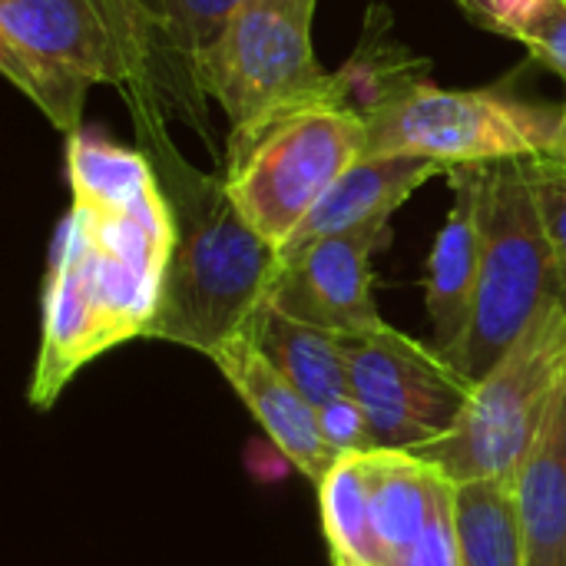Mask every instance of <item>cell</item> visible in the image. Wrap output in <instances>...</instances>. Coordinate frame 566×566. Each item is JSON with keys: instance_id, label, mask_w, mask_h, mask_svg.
I'll list each match as a JSON object with an SVG mask.
<instances>
[{"instance_id": "cell-27", "label": "cell", "mask_w": 566, "mask_h": 566, "mask_svg": "<svg viewBox=\"0 0 566 566\" xmlns=\"http://www.w3.org/2000/svg\"><path fill=\"white\" fill-rule=\"evenodd\" d=\"M332 564L335 566H361V564H352V560H342V557H332Z\"/></svg>"}, {"instance_id": "cell-10", "label": "cell", "mask_w": 566, "mask_h": 566, "mask_svg": "<svg viewBox=\"0 0 566 566\" xmlns=\"http://www.w3.org/2000/svg\"><path fill=\"white\" fill-rule=\"evenodd\" d=\"M388 239V219H375L282 255L265 302L335 335L381 328L371 255Z\"/></svg>"}, {"instance_id": "cell-20", "label": "cell", "mask_w": 566, "mask_h": 566, "mask_svg": "<svg viewBox=\"0 0 566 566\" xmlns=\"http://www.w3.org/2000/svg\"><path fill=\"white\" fill-rule=\"evenodd\" d=\"M527 176L566 289V169L547 153H541V156H527Z\"/></svg>"}, {"instance_id": "cell-3", "label": "cell", "mask_w": 566, "mask_h": 566, "mask_svg": "<svg viewBox=\"0 0 566 566\" xmlns=\"http://www.w3.org/2000/svg\"><path fill=\"white\" fill-rule=\"evenodd\" d=\"M0 70L70 139L90 86L163 99L159 17L146 0H0Z\"/></svg>"}, {"instance_id": "cell-23", "label": "cell", "mask_w": 566, "mask_h": 566, "mask_svg": "<svg viewBox=\"0 0 566 566\" xmlns=\"http://www.w3.org/2000/svg\"><path fill=\"white\" fill-rule=\"evenodd\" d=\"M318 421H322V431H325L328 444L338 454H371V451H378L375 438H371V428H368V418H365L361 405L352 395L325 405L318 411Z\"/></svg>"}, {"instance_id": "cell-5", "label": "cell", "mask_w": 566, "mask_h": 566, "mask_svg": "<svg viewBox=\"0 0 566 566\" xmlns=\"http://www.w3.org/2000/svg\"><path fill=\"white\" fill-rule=\"evenodd\" d=\"M318 0H245L226 33L196 63V83L229 116V139H242L289 113L355 106L352 73H328L312 50Z\"/></svg>"}, {"instance_id": "cell-22", "label": "cell", "mask_w": 566, "mask_h": 566, "mask_svg": "<svg viewBox=\"0 0 566 566\" xmlns=\"http://www.w3.org/2000/svg\"><path fill=\"white\" fill-rule=\"evenodd\" d=\"M398 566H461L458 551V521H454V484H448L438 497V507L411 547V554Z\"/></svg>"}, {"instance_id": "cell-21", "label": "cell", "mask_w": 566, "mask_h": 566, "mask_svg": "<svg viewBox=\"0 0 566 566\" xmlns=\"http://www.w3.org/2000/svg\"><path fill=\"white\" fill-rule=\"evenodd\" d=\"M514 40L566 80V0H541L514 27Z\"/></svg>"}, {"instance_id": "cell-24", "label": "cell", "mask_w": 566, "mask_h": 566, "mask_svg": "<svg viewBox=\"0 0 566 566\" xmlns=\"http://www.w3.org/2000/svg\"><path fill=\"white\" fill-rule=\"evenodd\" d=\"M541 0H494V10H497V23H501V33L504 36H514V27L537 7Z\"/></svg>"}, {"instance_id": "cell-6", "label": "cell", "mask_w": 566, "mask_h": 566, "mask_svg": "<svg viewBox=\"0 0 566 566\" xmlns=\"http://www.w3.org/2000/svg\"><path fill=\"white\" fill-rule=\"evenodd\" d=\"M481 229L484 255L471 325L448 358L474 385L507 355L551 298L566 295L527 176V156L484 166Z\"/></svg>"}, {"instance_id": "cell-26", "label": "cell", "mask_w": 566, "mask_h": 566, "mask_svg": "<svg viewBox=\"0 0 566 566\" xmlns=\"http://www.w3.org/2000/svg\"><path fill=\"white\" fill-rule=\"evenodd\" d=\"M547 156H551L554 163H560V166L566 169V99H564V116H560V133H557L554 146L547 149Z\"/></svg>"}, {"instance_id": "cell-7", "label": "cell", "mask_w": 566, "mask_h": 566, "mask_svg": "<svg viewBox=\"0 0 566 566\" xmlns=\"http://www.w3.org/2000/svg\"><path fill=\"white\" fill-rule=\"evenodd\" d=\"M564 388L566 295H557L474 385L458 428L411 454L434 464L451 484L514 478Z\"/></svg>"}, {"instance_id": "cell-8", "label": "cell", "mask_w": 566, "mask_h": 566, "mask_svg": "<svg viewBox=\"0 0 566 566\" xmlns=\"http://www.w3.org/2000/svg\"><path fill=\"white\" fill-rule=\"evenodd\" d=\"M368 153V119L355 106L289 113L226 146V182L245 219L279 245L332 182Z\"/></svg>"}, {"instance_id": "cell-9", "label": "cell", "mask_w": 566, "mask_h": 566, "mask_svg": "<svg viewBox=\"0 0 566 566\" xmlns=\"http://www.w3.org/2000/svg\"><path fill=\"white\" fill-rule=\"evenodd\" d=\"M352 398L361 405L378 451H418L451 434L464 418L474 381L434 345L381 325L342 335Z\"/></svg>"}, {"instance_id": "cell-16", "label": "cell", "mask_w": 566, "mask_h": 566, "mask_svg": "<svg viewBox=\"0 0 566 566\" xmlns=\"http://www.w3.org/2000/svg\"><path fill=\"white\" fill-rule=\"evenodd\" d=\"M527 566H566V388L514 474Z\"/></svg>"}, {"instance_id": "cell-17", "label": "cell", "mask_w": 566, "mask_h": 566, "mask_svg": "<svg viewBox=\"0 0 566 566\" xmlns=\"http://www.w3.org/2000/svg\"><path fill=\"white\" fill-rule=\"evenodd\" d=\"M242 3L245 0H153L163 30L166 113L196 123L199 133H206V119H202L206 96L196 83V63L226 33V27L242 10Z\"/></svg>"}, {"instance_id": "cell-11", "label": "cell", "mask_w": 566, "mask_h": 566, "mask_svg": "<svg viewBox=\"0 0 566 566\" xmlns=\"http://www.w3.org/2000/svg\"><path fill=\"white\" fill-rule=\"evenodd\" d=\"M209 358L226 375L232 391L245 401L252 418L262 424L265 438L285 454L292 468H298L318 488L322 478L345 458L328 444L318 408H312V401L292 381H285L242 332L216 348Z\"/></svg>"}, {"instance_id": "cell-19", "label": "cell", "mask_w": 566, "mask_h": 566, "mask_svg": "<svg viewBox=\"0 0 566 566\" xmlns=\"http://www.w3.org/2000/svg\"><path fill=\"white\" fill-rule=\"evenodd\" d=\"M322 527L332 557L361 566H388L381 541L371 524L368 488L361 474V454H345L318 484Z\"/></svg>"}, {"instance_id": "cell-25", "label": "cell", "mask_w": 566, "mask_h": 566, "mask_svg": "<svg viewBox=\"0 0 566 566\" xmlns=\"http://www.w3.org/2000/svg\"><path fill=\"white\" fill-rule=\"evenodd\" d=\"M458 7L484 30H494L501 33V23H497V10H494V0H458Z\"/></svg>"}, {"instance_id": "cell-13", "label": "cell", "mask_w": 566, "mask_h": 566, "mask_svg": "<svg viewBox=\"0 0 566 566\" xmlns=\"http://www.w3.org/2000/svg\"><path fill=\"white\" fill-rule=\"evenodd\" d=\"M441 172H448V166L428 156H361L312 206V212L298 222V229L282 245V255L315 239H325V235H335V232H345L375 219H391V212H398V206H405V199L418 186H424L428 179Z\"/></svg>"}, {"instance_id": "cell-14", "label": "cell", "mask_w": 566, "mask_h": 566, "mask_svg": "<svg viewBox=\"0 0 566 566\" xmlns=\"http://www.w3.org/2000/svg\"><path fill=\"white\" fill-rule=\"evenodd\" d=\"M361 474L368 488L375 534L388 566H398L424 534L438 497L451 481L411 451L361 454Z\"/></svg>"}, {"instance_id": "cell-2", "label": "cell", "mask_w": 566, "mask_h": 566, "mask_svg": "<svg viewBox=\"0 0 566 566\" xmlns=\"http://www.w3.org/2000/svg\"><path fill=\"white\" fill-rule=\"evenodd\" d=\"M126 106L172 219V245L146 338L212 355L265 302L282 252L245 219L226 176L182 159L156 93L126 96Z\"/></svg>"}, {"instance_id": "cell-4", "label": "cell", "mask_w": 566, "mask_h": 566, "mask_svg": "<svg viewBox=\"0 0 566 566\" xmlns=\"http://www.w3.org/2000/svg\"><path fill=\"white\" fill-rule=\"evenodd\" d=\"M358 109L368 119L365 156H428L448 166H488L541 156L560 133L564 106H531L504 90H444L405 70H371Z\"/></svg>"}, {"instance_id": "cell-12", "label": "cell", "mask_w": 566, "mask_h": 566, "mask_svg": "<svg viewBox=\"0 0 566 566\" xmlns=\"http://www.w3.org/2000/svg\"><path fill=\"white\" fill-rule=\"evenodd\" d=\"M451 209L434 239L428 262V315L434 332V348L451 358L468 335L481 255H484V229H481V196H484V166H454L451 169Z\"/></svg>"}, {"instance_id": "cell-1", "label": "cell", "mask_w": 566, "mask_h": 566, "mask_svg": "<svg viewBox=\"0 0 566 566\" xmlns=\"http://www.w3.org/2000/svg\"><path fill=\"white\" fill-rule=\"evenodd\" d=\"M70 209L53 232L40 352L27 398L50 408L80 368L146 338L172 245L166 196L146 153L76 133L66 139Z\"/></svg>"}, {"instance_id": "cell-28", "label": "cell", "mask_w": 566, "mask_h": 566, "mask_svg": "<svg viewBox=\"0 0 566 566\" xmlns=\"http://www.w3.org/2000/svg\"><path fill=\"white\" fill-rule=\"evenodd\" d=\"M146 3H149V7H153V0H146Z\"/></svg>"}, {"instance_id": "cell-18", "label": "cell", "mask_w": 566, "mask_h": 566, "mask_svg": "<svg viewBox=\"0 0 566 566\" xmlns=\"http://www.w3.org/2000/svg\"><path fill=\"white\" fill-rule=\"evenodd\" d=\"M461 566H527L514 478L454 484Z\"/></svg>"}, {"instance_id": "cell-15", "label": "cell", "mask_w": 566, "mask_h": 566, "mask_svg": "<svg viewBox=\"0 0 566 566\" xmlns=\"http://www.w3.org/2000/svg\"><path fill=\"white\" fill-rule=\"evenodd\" d=\"M242 335L275 365L285 381H292L312 401V408L322 411L325 405L352 395L342 335L298 322L279 312L272 302H262L252 312Z\"/></svg>"}]
</instances>
